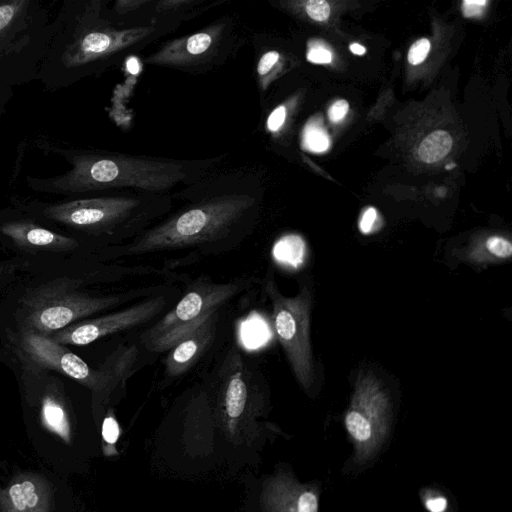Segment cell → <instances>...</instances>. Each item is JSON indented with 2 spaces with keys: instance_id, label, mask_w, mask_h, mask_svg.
I'll return each instance as SVG.
<instances>
[{
  "instance_id": "22",
  "label": "cell",
  "mask_w": 512,
  "mask_h": 512,
  "mask_svg": "<svg viewBox=\"0 0 512 512\" xmlns=\"http://www.w3.org/2000/svg\"><path fill=\"white\" fill-rule=\"evenodd\" d=\"M305 9L308 16L315 21H324L330 14V6L325 0H310Z\"/></svg>"
},
{
  "instance_id": "15",
  "label": "cell",
  "mask_w": 512,
  "mask_h": 512,
  "mask_svg": "<svg viewBox=\"0 0 512 512\" xmlns=\"http://www.w3.org/2000/svg\"><path fill=\"white\" fill-rule=\"evenodd\" d=\"M452 147V138L444 130L429 134L418 148L419 158L425 163H434L445 157Z\"/></svg>"
},
{
  "instance_id": "29",
  "label": "cell",
  "mask_w": 512,
  "mask_h": 512,
  "mask_svg": "<svg viewBox=\"0 0 512 512\" xmlns=\"http://www.w3.org/2000/svg\"><path fill=\"white\" fill-rule=\"evenodd\" d=\"M349 104L346 100L336 101L328 111V116L331 121L338 122L345 117L348 112Z\"/></svg>"
},
{
  "instance_id": "1",
  "label": "cell",
  "mask_w": 512,
  "mask_h": 512,
  "mask_svg": "<svg viewBox=\"0 0 512 512\" xmlns=\"http://www.w3.org/2000/svg\"><path fill=\"white\" fill-rule=\"evenodd\" d=\"M260 175L210 172L171 197L182 204L132 240L114 246L115 258L163 260L167 270L238 248L257 227L263 203Z\"/></svg>"
},
{
  "instance_id": "14",
  "label": "cell",
  "mask_w": 512,
  "mask_h": 512,
  "mask_svg": "<svg viewBox=\"0 0 512 512\" xmlns=\"http://www.w3.org/2000/svg\"><path fill=\"white\" fill-rule=\"evenodd\" d=\"M41 418L44 426L69 443L71 439L70 424L62 405L52 397H46L42 403Z\"/></svg>"
},
{
  "instance_id": "19",
  "label": "cell",
  "mask_w": 512,
  "mask_h": 512,
  "mask_svg": "<svg viewBox=\"0 0 512 512\" xmlns=\"http://www.w3.org/2000/svg\"><path fill=\"white\" fill-rule=\"evenodd\" d=\"M304 146L313 152H323L330 145L329 137L323 128L309 125L305 128L303 136Z\"/></svg>"
},
{
  "instance_id": "8",
  "label": "cell",
  "mask_w": 512,
  "mask_h": 512,
  "mask_svg": "<svg viewBox=\"0 0 512 512\" xmlns=\"http://www.w3.org/2000/svg\"><path fill=\"white\" fill-rule=\"evenodd\" d=\"M172 287L130 303L117 311L72 325L54 337L56 343L86 345L102 337L148 327L179 298Z\"/></svg>"
},
{
  "instance_id": "4",
  "label": "cell",
  "mask_w": 512,
  "mask_h": 512,
  "mask_svg": "<svg viewBox=\"0 0 512 512\" xmlns=\"http://www.w3.org/2000/svg\"><path fill=\"white\" fill-rule=\"evenodd\" d=\"M260 281L255 276H243L215 282L201 275L188 284L161 317L141 331L138 343L149 353L166 352L210 314L227 308L237 296Z\"/></svg>"
},
{
  "instance_id": "10",
  "label": "cell",
  "mask_w": 512,
  "mask_h": 512,
  "mask_svg": "<svg viewBox=\"0 0 512 512\" xmlns=\"http://www.w3.org/2000/svg\"><path fill=\"white\" fill-rule=\"evenodd\" d=\"M52 493L41 475L24 473L0 488V512H50Z\"/></svg>"
},
{
  "instance_id": "25",
  "label": "cell",
  "mask_w": 512,
  "mask_h": 512,
  "mask_svg": "<svg viewBox=\"0 0 512 512\" xmlns=\"http://www.w3.org/2000/svg\"><path fill=\"white\" fill-rule=\"evenodd\" d=\"M297 512H318V500L312 492H303L297 502Z\"/></svg>"
},
{
  "instance_id": "11",
  "label": "cell",
  "mask_w": 512,
  "mask_h": 512,
  "mask_svg": "<svg viewBox=\"0 0 512 512\" xmlns=\"http://www.w3.org/2000/svg\"><path fill=\"white\" fill-rule=\"evenodd\" d=\"M26 344L37 359L94 390V370L79 356L59 346L58 343L34 333L27 335Z\"/></svg>"
},
{
  "instance_id": "31",
  "label": "cell",
  "mask_w": 512,
  "mask_h": 512,
  "mask_svg": "<svg viewBox=\"0 0 512 512\" xmlns=\"http://www.w3.org/2000/svg\"><path fill=\"white\" fill-rule=\"evenodd\" d=\"M447 501L443 497H436L427 500L426 507L431 512H443L446 509Z\"/></svg>"
},
{
  "instance_id": "32",
  "label": "cell",
  "mask_w": 512,
  "mask_h": 512,
  "mask_svg": "<svg viewBox=\"0 0 512 512\" xmlns=\"http://www.w3.org/2000/svg\"><path fill=\"white\" fill-rule=\"evenodd\" d=\"M350 50H351V52H353L356 55H362L366 51L365 47L360 45V44H358V43L351 44L350 45Z\"/></svg>"
},
{
  "instance_id": "17",
  "label": "cell",
  "mask_w": 512,
  "mask_h": 512,
  "mask_svg": "<svg viewBox=\"0 0 512 512\" xmlns=\"http://www.w3.org/2000/svg\"><path fill=\"white\" fill-rule=\"evenodd\" d=\"M275 257L292 267L302 264L305 256V242L298 235H287L276 244Z\"/></svg>"
},
{
  "instance_id": "16",
  "label": "cell",
  "mask_w": 512,
  "mask_h": 512,
  "mask_svg": "<svg viewBox=\"0 0 512 512\" xmlns=\"http://www.w3.org/2000/svg\"><path fill=\"white\" fill-rule=\"evenodd\" d=\"M469 255L473 259L503 260L512 255V243L503 236L492 235L483 242V248H471Z\"/></svg>"
},
{
  "instance_id": "18",
  "label": "cell",
  "mask_w": 512,
  "mask_h": 512,
  "mask_svg": "<svg viewBox=\"0 0 512 512\" xmlns=\"http://www.w3.org/2000/svg\"><path fill=\"white\" fill-rule=\"evenodd\" d=\"M345 425L350 435L359 442H366L373 435L372 425L353 409L347 411Z\"/></svg>"
},
{
  "instance_id": "2",
  "label": "cell",
  "mask_w": 512,
  "mask_h": 512,
  "mask_svg": "<svg viewBox=\"0 0 512 512\" xmlns=\"http://www.w3.org/2000/svg\"><path fill=\"white\" fill-rule=\"evenodd\" d=\"M224 156L183 160L109 151H78L71 168L49 179H33L34 188L58 194L135 191L171 194L218 169Z\"/></svg>"
},
{
  "instance_id": "9",
  "label": "cell",
  "mask_w": 512,
  "mask_h": 512,
  "mask_svg": "<svg viewBox=\"0 0 512 512\" xmlns=\"http://www.w3.org/2000/svg\"><path fill=\"white\" fill-rule=\"evenodd\" d=\"M224 310L210 314L165 352L160 384H173L188 374L207 355L220 335Z\"/></svg>"
},
{
  "instance_id": "27",
  "label": "cell",
  "mask_w": 512,
  "mask_h": 512,
  "mask_svg": "<svg viewBox=\"0 0 512 512\" xmlns=\"http://www.w3.org/2000/svg\"><path fill=\"white\" fill-rule=\"evenodd\" d=\"M286 117V108L281 105L275 108L267 119V128L271 132L278 131L283 125Z\"/></svg>"
},
{
  "instance_id": "21",
  "label": "cell",
  "mask_w": 512,
  "mask_h": 512,
  "mask_svg": "<svg viewBox=\"0 0 512 512\" xmlns=\"http://www.w3.org/2000/svg\"><path fill=\"white\" fill-rule=\"evenodd\" d=\"M150 0H119L114 3L113 10L120 17L127 16L128 19L139 12Z\"/></svg>"
},
{
  "instance_id": "26",
  "label": "cell",
  "mask_w": 512,
  "mask_h": 512,
  "mask_svg": "<svg viewBox=\"0 0 512 512\" xmlns=\"http://www.w3.org/2000/svg\"><path fill=\"white\" fill-rule=\"evenodd\" d=\"M378 214L373 207L367 208L359 221V229L363 234H369L375 229Z\"/></svg>"
},
{
  "instance_id": "6",
  "label": "cell",
  "mask_w": 512,
  "mask_h": 512,
  "mask_svg": "<svg viewBox=\"0 0 512 512\" xmlns=\"http://www.w3.org/2000/svg\"><path fill=\"white\" fill-rule=\"evenodd\" d=\"M181 19L165 18L155 23L118 26L106 20L94 23L66 47L61 60L73 68L108 60H124L178 27Z\"/></svg>"
},
{
  "instance_id": "20",
  "label": "cell",
  "mask_w": 512,
  "mask_h": 512,
  "mask_svg": "<svg viewBox=\"0 0 512 512\" xmlns=\"http://www.w3.org/2000/svg\"><path fill=\"white\" fill-rule=\"evenodd\" d=\"M280 59V54L275 50L263 53L257 63V75L261 88L267 84L269 76Z\"/></svg>"
},
{
  "instance_id": "7",
  "label": "cell",
  "mask_w": 512,
  "mask_h": 512,
  "mask_svg": "<svg viewBox=\"0 0 512 512\" xmlns=\"http://www.w3.org/2000/svg\"><path fill=\"white\" fill-rule=\"evenodd\" d=\"M234 24L221 19L190 35L172 39L145 58L150 65L200 72L220 64L236 50Z\"/></svg>"
},
{
  "instance_id": "3",
  "label": "cell",
  "mask_w": 512,
  "mask_h": 512,
  "mask_svg": "<svg viewBox=\"0 0 512 512\" xmlns=\"http://www.w3.org/2000/svg\"><path fill=\"white\" fill-rule=\"evenodd\" d=\"M174 206L171 194L118 191L51 205L44 214L118 246L138 236Z\"/></svg>"
},
{
  "instance_id": "23",
  "label": "cell",
  "mask_w": 512,
  "mask_h": 512,
  "mask_svg": "<svg viewBox=\"0 0 512 512\" xmlns=\"http://www.w3.org/2000/svg\"><path fill=\"white\" fill-rule=\"evenodd\" d=\"M430 50V42L426 38L417 40L410 47L408 52V61L412 65H418L423 62Z\"/></svg>"
},
{
  "instance_id": "5",
  "label": "cell",
  "mask_w": 512,
  "mask_h": 512,
  "mask_svg": "<svg viewBox=\"0 0 512 512\" xmlns=\"http://www.w3.org/2000/svg\"><path fill=\"white\" fill-rule=\"evenodd\" d=\"M260 283L271 305V321L277 339L298 384L309 391L315 380L309 330L312 305L310 290L306 285H301L297 295H283L271 269L267 270Z\"/></svg>"
},
{
  "instance_id": "28",
  "label": "cell",
  "mask_w": 512,
  "mask_h": 512,
  "mask_svg": "<svg viewBox=\"0 0 512 512\" xmlns=\"http://www.w3.org/2000/svg\"><path fill=\"white\" fill-rule=\"evenodd\" d=\"M487 1L485 0H465L462 3V12L465 17H475L481 15Z\"/></svg>"
},
{
  "instance_id": "30",
  "label": "cell",
  "mask_w": 512,
  "mask_h": 512,
  "mask_svg": "<svg viewBox=\"0 0 512 512\" xmlns=\"http://www.w3.org/2000/svg\"><path fill=\"white\" fill-rule=\"evenodd\" d=\"M307 59L313 63H330L332 56L330 51L321 47L311 48L307 54Z\"/></svg>"
},
{
  "instance_id": "13",
  "label": "cell",
  "mask_w": 512,
  "mask_h": 512,
  "mask_svg": "<svg viewBox=\"0 0 512 512\" xmlns=\"http://www.w3.org/2000/svg\"><path fill=\"white\" fill-rule=\"evenodd\" d=\"M28 0H12L0 4V47L8 45L20 27H24Z\"/></svg>"
},
{
  "instance_id": "24",
  "label": "cell",
  "mask_w": 512,
  "mask_h": 512,
  "mask_svg": "<svg viewBox=\"0 0 512 512\" xmlns=\"http://www.w3.org/2000/svg\"><path fill=\"white\" fill-rule=\"evenodd\" d=\"M102 436L109 444H114L119 437V426L112 416H107L102 424Z\"/></svg>"
},
{
  "instance_id": "12",
  "label": "cell",
  "mask_w": 512,
  "mask_h": 512,
  "mask_svg": "<svg viewBox=\"0 0 512 512\" xmlns=\"http://www.w3.org/2000/svg\"><path fill=\"white\" fill-rule=\"evenodd\" d=\"M1 231L16 243L30 246H71L73 239L56 234L48 229L36 226L30 221H13L1 226Z\"/></svg>"
}]
</instances>
